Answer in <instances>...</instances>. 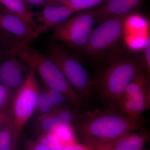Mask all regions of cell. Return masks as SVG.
Returning <instances> with one entry per match:
<instances>
[{
  "label": "cell",
  "mask_w": 150,
  "mask_h": 150,
  "mask_svg": "<svg viewBox=\"0 0 150 150\" xmlns=\"http://www.w3.org/2000/svg\"><path fill=\"white\" fill-rule=\"evenodd\" d=\"M18 43L0 31V62H3L11 54L14 47Z\"/></svg>",
  "instance_id": "603a6c76"
},
{
  "label": "cell",
  "mask_w": 150,
  "mask_h": 150,
  "mask_svg": "<svg viewBox=\"0 0 150 150\" xmlns=\"http://www.w3.org/2000/svg\"><path fill=\"white\" fill-rule=\"evenodd\" d=\"M143 59L145 70L150 74V37L149 36L146 40L144 47Z\"/></svg>",
  "instance_id": "d4e9b609"
},
{
  "label": "cell",
  "mask_w": 150,
  "mask_h": 150,
  "mask_svg": "<svg viewBox=\"0 0 150 150\" xmlns=\"http://www.w3.org/2000/svg\"><path fill=\"white\" fill-rule=\"evenodd\" d=\"M67 0H48L45 6L61 5H63Z\"/></svg>",
  "instance_id": "f546056e"
},
{
  "label": "cell",
  "mask_w": 150,
  "mask_h": 150,
  "mask_svg": "<svg viewBox=\"0 0 150 150\" xmlns=\"http://www.w3.org/2000/svg\"><path fill=\"white\" fill-rule=\"evenodd\" d=\"M150 131L146 127L123 134L114 141L97 147L95 150H144L150 139Z\"/></svg>",
  "instance_id": "4fadbf2b"
},
{
  "label": "cell",
  "mask_w": 150,
  "mask_h": 150,
  "mask_svg": "<svg viewBox=\"0 0 150 150\" xmlns=\"http://www.w3.org/2000/svg\"><path fill=\"white\" fill-rule=\"evenodd\" d=\"M108 0H67L63 4L72 9L76 13L80 11L90 9L104 3Z\"/></svg>",
  "instance_id": "ffe728a7"
},
{
  "label": "cell",
  "mask_w": 150,
  "mask_h": 150,
  "mask_svg": "<svg viewBox=\"0 0 150 150\" xmlns=\"http://www.w3.org/2000/svg\"><path fill=\"white\" fill-rule=\"evenodd\" d=\"M56 108L46 92L40 88L35 112L36 116L54 112Z\"/></svg>",
  "instance_id": "ac0fdd59"
},
{
  "label": "cell",
  "mask_w": 150,
  "mask_h": 150,
  "mask_svg": "<svg viewBox=\"0 0 150 150\" xmlns=\"http://www.w3.org/2000/svg\"><path fill=\"white\" fill-rule=\"evenodd\" d=\"M0 5L11 13L22 20L34 30L37 28L35 13L31 11L21 0H0Z\"/></svg>",
  "instance_id": "5bb4252c"
},
{
  "label": "cell",
  "mask_w": 150,
  "mask_h": 150,
  "mask_svg": "<svg viewBox=\"0 0 150 150\" xmlns=\"http://www.w3.org/2000/svg\"><path fill=\"white\" fill-rule=\"evenodd\" d=\"M43 90L48 94L56 108H62L70 106L72 107L66 96L60 91L48 87L44 83Z\"/></svg>",
  "instance_id": "7402d4cb"
},
{
  "label": "cell",
  "mask_w": 150,
  "mask_h": 150,
  "mask_svg": "<svg viewBox=\"0 0 150 150\" xmlns=\"http://www.w3.org/2000/svg\"><path fill=\"white\" fill-rule=\"evenodd\" d=\"M60 125L54 112L36 116L33 123V129L37 135L45 132L54 131Z\"/></svg>",
  "instance_id": "2e32d148"
},
{
  "label": "cell",
  "mask_w": 150,
  "mask_h": 150,
  "mask_svg": "<svg viewBox=\"0 0 150 150\" xmlns=\"http://www.w3.org/2000/svg\"><path fill=\"white\" fill-rule=\"evenodd\" d=\"M36 140L53 150H62L63 148L54 131L45 132L39 134L38 135Z\"/></svg>",
  "instance_id": "44dd1931"
},
{
  "label": "cell",
  "mask_w": 150,
  "mask_h": 150,
  "mask_svg": "<svg viewBox=\"0 0 150 150\" xmlns=\"http://www.w3.org/2000/svg\"><path fill=\"white\" fill-rule=\"evenodd\" d=\"M146 0H108L95 9L96 23L108 19L133 15Z\"/></svg>",
  "instance_id": "7c38bea8"
},
{
  "label": "cell",
  "mask_w": 150,
  "mask_h": 150,
  "mask_svg": "<svg viewBox=\"0 0 150 150\" xmlns=\"http://www.w3.org/2000/svg\"><path fill=\"white\" fill-rule=\"evenodd\" d=\"M48 0H25L24 3L29 8L33 6H44Z\"/></svg>",
  "instance_id": "f1b7e54d"
},
{
  "label": "cell",
  "mask_w": 150,
  "mask_h": 150,
  "mask_svg": "<svg viewBox=\"0 0 150 150\" xmlns=\"http://www.w3.org/2000/svg\"><path fill=\"white\" fill-rule=\"evenodd\" d=\"M15 93L0 83V112L11 109Z\"/></svg>",
  "instance_id": "cb8c5ba5"
},
{
  "label": "cell",
  "mask_w": 150,
  "mask_h": 150,
  "mask_svg": "<svg viewBox=\"0 0 150 150\" xmlns=\"http://www.w3.org/2000/svg\"><path fill=\"white\" fill-rule=\"evenodd\" d=\"M23 150H53L37 141L27 139L25 142Z\"/></svg>",
  "instance_id": "484cf974"
},
{
  "label": "cell",
  "mask_w": 150,
  "mask_h": 150,
  "mask_svg": "<svg viewBox=\"0 0 150 150\" xmlns=\"http://www.w3.org/2000/svg\"><path fill=\"white\" fill-rule=\"evenodd\" d=\"M21 1H23L24 2L25 0H21Z\"/></svg>",
  "instance_id": "4dcf8cb0"
},
{
  "label": "cell",
  "mask_w": 150,
  "mask_h": 150,
  "mask_svg": "<svg viewBox=\"0 0 150 150\" xmlns=\"http://www.w3.org/2000/svg\"><path fill=\"white\" fill-rule=\"evenodd\" d=\"M96 23L95 9L80 11L53 29L54 41L77 53L86 45Z\"/></svg>",
  "instance_id": "8992f818"
},
{
  "label": "cell",
  "mask_w": 150,
  "mask_h": 150,
  "mask_svg": "<svg viewBox=\"0 0 150 150\" xmlns=\"http://www.w3.org/2000/svg\"><path fill=\"white\" fill-rule=\"evenodd\" d=\"M19 137L15 131L12 120L0 128V150H16Z\"/></svg>",
  "instance_id": "9a60e30c"
},
{
  "label": "cell",
  "mask_w": 150,
  "mask_h": 150,
  "mask_svg": "<svg viewBox=\"0 0 150 150\" xmlns=\"http://www.w3.org/2000/svg\"><path fill=\"white\" fill-rule=\"evenodd\" d=\"M45 54L59 68L84 102L87 104L95 99L92 79L80 59L54 40L48 43Z\"/></svg>",
  "instance_id": "5b68a950"
},
{
  "label": "cell",
  "mask_w": 150,
  "mask_h": 150,
  "mask_svg": "<svg viewBox=\"0 0 150 150\" xmlns=\"http://www.w3.org/2000/svg\"><path fill=\"white\" fill-rule=\"evenodd\" d=\"M30 70L26 63L11 54L0 64V83L15 92L24 82Z\"/></svg>",
  "instance_id": "9c48e42d"
},
{
  "label": "cell",
  "mask_w": 150,
  "mask_h": 150,
  "mask_svg": "<svg viewBox=\"0 0 150 150\" xmlns=\"http://www.w3.org/2000/svg\"><path fill=\"white\" fill-rule=\"evenodd\" d=\"M150 108V74L142 69L126 88L118 111L129 118L140 119L143 118V112Z\"/></svg>",
  "instance_id": "ba28073f"
},
{
  "label": "cell",
  "mask_w": 150,
  "mask_h": 150,
  "mask_svg": "<svg viewBox=\"0 0 150 150\" xmlns=\"http://www.w3.org/2000/svg\"><path fill=\"white\" fill-rule=\"evenodd\" d=\"M35 73V71L30 68L24 82L15 93L11 105L13 127L19 137L25 126L35 114L40 88Z\"/></svg>",
  "instance_id": "52a82bcc"
},
{
  "label": "cell",
  "mask_w": 150,
  "mask_h": 150,
  "mask_svg": "<svg viewBox=\"0 0 150 150\" xmlns=\"http://www.w3.org/2000/svg\"><path fill=\"white\" fill-rule=\"evenodd\" d=\"M148 121L144 117L135 119L120 111L103 108L83 111L72 126L76 140L94 149L144 128Z\"/></svg>",
  "instance_id": "7a4b0ae2"
},
{
  "label": "cell",
  "mask_w": 150,
  "mask_h": 150,
  "mask_svg": "<svg viewBox=\"0 0 150 150\" xmlns=\"http://www.w3.org/2000/svg\"><path fill=\"white\" fill-rule=\"evenodd\" d=\"M11 54L38 73L46 86L63 93L74 109L80 112L85 110L86 103L81 99L59 68L45 54L33 48L28 42L16 45Z\"/></svg>",
  "instance_id": "3957f363"
},
{
  "label": "cell",
  "mask_w": 150,
  "mask_h": 150,
  "mask_svg": "<svg viewBox=\"0 0 150 150\" xmlns=\"http://www.w3.org/2000/svg\"><path fill=\"white\" fill-rule=\"evenodd\" d=\"M11 109L0 112V128L12 121Z\"/></svg>",
  "instance_id": "4316f807"
},
{
  "label": "cell",
  "mask_w": 150,
  "mask_h": 150,
  "mask_svg": "<svg viewBox=\"0 0 150 150\" xmlns=\"http://www.w3.org/2000/svg\"><path fill=\"white\" fill-rule=\"evenodd\" d=\"M62 150H95L93 148L84 144L78 143L67 145L63 147Z\"/></svg>",
  "instance_id": "83f0119b"
},
{
  "label": "cell",
  "mask_w": 150,
  "mask_h": 150,
  "mask_svg": "<svg viewBox=\"0 0 150 150\" xmlns=\"http://www.w3.org/2000/svg\"><path fill=\"white\" fill-rule=\"evenodd\" d=\"M75 13L72 9L64 5L44 6L42 10L35 13V21L37 26L35 37L48 30L53 29Z\"/></svg>",
  "instance_id": "8fae6325"
},
{
  "label": "cell",
  "mask_w": 150,
  "mask_h": 150,
  "mask_svg": "<svg viewBox=\"0 0 150 150\" xmlns=\"http://www.w3.org/2000/svg\"><path fill=\"white\" fill-rule=\"evenodd\" d=\"M132 15L108 19L93 30L86 45L77 52L81 61L96 67L122 45L126 23Z\"/></svg>",
  "instance_id": "277c9868"
},
{
  "label": "cell",
  "mask_w": 150,
  "mask_h": 150,
  "mask_svg": "<svg viewBox=\"0 0 150 150\" xmlns=\"http://www.w3.org/2000/svg\"><path fill=\"white\" fill-rule=\"evenodd\" d=\"M0 31L20 44L35 38V30L0 5Z\"/></svg>",
  "instance_id": "30bf717a"
},
{
  "label": "cell",
  "mask_w": 150,
  "mask_h": 150,
  "mask_svg": "<svg viewBox=\"0 0 150 150\" xmlns=\"http://www.w3.org/2000/svg\"><path fill=\"white\" fill-rule=\"evenodd\" d=\"M96 69L92 77L95 98L103 108L118 111L126 88L139 70L145 69L143 56L123 45L111 51Z\"/></svg>",
  "instance_id": "6da1fadb"
},
{
  "label": "cell",
  "mask_w": 150,
  "mask_h": 150,
  "mask_svg": "<svg viewBox=\"0 0 150 150\" xmlns=\"http://www.w3.org/2000/svg\"><path fill=\"white\" fill-rule=\"evenodd\" d=\"M54 132L56 133L63 147L77 143L76 139L71 125L60 124Z\"/></svg>",
  "instance_id": "d6986e66"
},
{
  "label": "cell",
  "mask_w": 150,
  "mask_h": 150,
  "mask_svg": "<svg viewBox=\"0 0 150 150\" xmlns=\"http://www.w3.org/2000/svg\"><path fill=\"white\" fill-rule=\"evenodd\" d=\"M81 112L75 110L71 106L56 108L54 111L60 124L71 126L77 122Z\"/></svg>",
  "instance_id": "e0dca14e"
}]
</instances>
